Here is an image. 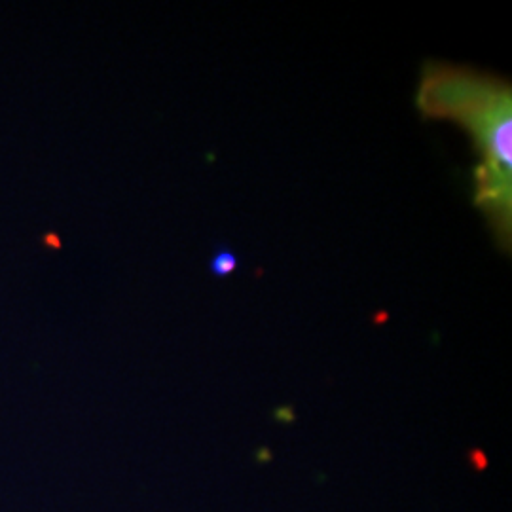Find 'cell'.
Instances as JSON below:
<instances>
[{
	"instance_id": "cell-1",
	"label": "cell",
	"mask_w": 512,
	"mask_h": 512,
	"mask_svg": "<svg viewBox=\"0 0 512 512\" xmlns=\"http://www.w3.org/2000/svg\"><path fill=\"white\" fill-rule=\"evenodd\" d=\"M427 116L456 120L473 135L482 164L476 167L475 202L509 249L512 205L511 86L488 74L429 63L416 99Z\"/></svg>"
},
{
	"instance_id": "cell-2",
	"label": "cell",
	"mask_w": 512,
	"mask_h": 512,
	"mask_svg": "<svg viewBox=\"0 0 512 512\" xmlns=\"http://www.w3.org/2000/svg\"><path fill=\"white\" fill-rule=\"evenodd\" d=\"M238 268V256L234 255L232 249L220 247L219 251H215L213 260H211V272L217 277H226L232 274Z\"/></svg>"
},
{
	"instance_id": "cell-3",
	"label": "cell",
	"mask_w": 512,
	"mask_h": 512,
	"mask_svg": "<svg viewBox=\"0 0 512 512\" xmlns=\"http://www.w3.org/2000/svg\"><path fill=\"white\" fill-rule=\"evenodd\" d=\"M469 461H471V465L475 467L478 473H484V471L488 469V465H490V461L486 458V454H484L482 450H478V448L469 452Z\"/></svg>"
},
{
	"instance_id": "cell-4",
	"label": "cell",
	"mask_w": 512,
	"mask_h": 512,
	"mask_svg": "<svg viewBox=\"0 0 512 512\" xmlns=\"http://www.w3.org/2000/svg\"><path fill=\"white\" fill-rule=\"evenodd\" d=\"M256 459L258 461H262V463H268L270 459H272V454L266 450V448H262V450H258V454H256Z\"/></svg>"
}]
</instances>
